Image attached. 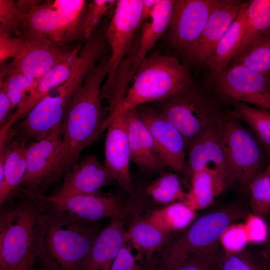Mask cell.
Segmentation results:
<instances>
[{
	"instance_id": "14",
	"label": "cell",
	"mask_w": 270,
	"mask_h": 270,
	"mask_svg": "<svg viewBox=\"0 0 270 270\" xmlns=\"http://www.w3.org/2000/svg\"><path fill=\"white\" fill-rule=\"evenodd\" d=\"M124 112L121 104L108 114L104 164L112 180L132 193L133 186L130 169L132 160Z\"/></svg>"
},
{
	"instance_id": "31",
	"label": "cell",
	"mask_w": 270,
	"mask_h": 270,
	"mask_svg": "<svg viewBox=\"0 0 270 270\" xmlns=\"http://www.w3.org/2000/svg\"><path fill=\"white\" fill-rule=\"evenodd\" d=\"M236 116L248 125L264 147L270 161V112L242 102L234 104Z\"/></svg>"
},
{
	"instance_id": "43",
	"label": "cell",
	"mask_w": 270,
	"mask_h": 270,
	"mask_svg": "<svg viewBox=\"0 0 270 270\" xmlns=\"http://www.w3.org/2000/svg\"><path fill=\"white\" fill-rule=\"evenodd\" d=\"M22 44L20 36L0 34V63L3 64L7 60L13 58L18 54Z\"/></svg>"
},
{
	"instance_id": "7",
	"label": "cell",
	"mask_w": 270,
	"mask_h": 270,
	"mask_svg": "<svg viewBox=\"0 0 270 270\" xmlns=\"http://www.w3.org/2000/svg\"><path fill=\"white\" fill-rule=\"evenodd\" d=\"M248 215L244 208L236 205L228 206L204 214L156 253L149 270L166 267L185 256L219 244L227 228Z\"/></svg>"
},
{
	"instance_id": "36",
	"label": "cell",
	"mask_w": 270,
	"mask_h": 270,
	"mask_svg": "<svg viewBox=\"0 0 270 270\" xmlns=\"http://www.w3.org/2000/svg\"><path fill=\"white\" fill-rule=\"evenodd\" d=\"M222 248L218 244L155 270H217L218 260Z\"/></svg>"
},
{
	"instance_id": "32",
	"label": "cell",
	"mask_w": 270,
	"mask_h": 270,
	"mask_svg": "<svg viewBox=\"0 0 270 270\" xmlns=\"http://www.w3.org/2000/svg\"><path fill=\"white\" fill-rule=\"evenodd\" d=\"M217 270H270L262 250H242L227 251L223 248L218 260Z\"/></svg>"
},
{
	"instance_id": "27",
	"label": "cell",
	"mask_w": 270,
	"mask_h": 270,
	"mask_svg": "<svg viewBox=\"0 0 270 270\" xmlns=\"http://www.w3.org/2000/svg\"><path fill=\"white\" fill-rule=\"evenodd\" d=\"M171 234L150 221L148 218L134 222L126 231L129 241L138 252V256L144 262L147 270L155 252H159L170 240Z\"/></svg>"
},
{
	"instance_id": "25",
	"label": "cell",
	"mask_w": 270,
	"mask_h": 270,
	"mask_svg": "<svg viewBox=\"0 0 270 270\" xmlns=\"http://www.w3.org/2000/svg\"><path fill=\"white\" fill-rule=\"evenodd\" d=\"M174 6V0H160L154 8L150 21L144 24L138 42L130 52L132 78L148 54L168 30Z\"/></svg>"
},
{
	"instance_id": "41",
	"label": "cell",
	"mask_w": 270,
	"mask_h": 270,
	"mask_svg": "<svg viewBox=\"0 0 270 270\" xmlns=\"http://www.w3.org/2000/svg\"><path fill=\"white\" fill-rule=\"evenodd\" d=\"M126 242L120 249L110 270H144V263L134 256Z\"/></svg>"
},
{
	"instance_id": "4",
	"label": "cell",
	"mask_w": 270,
	"mask_h": 270,
	"mask_svg": "<svg viewBox=\"0 0 270 270\" xmlns=\"http://www.w3.org/2000/svg\"><path fill=\"white\" fill-rule=\"evenodd\" d=\"M20 191L18 199L1 206L0 270H10L33 254L36 225L46 206L35 194Z\"/></svg>"
},
{
	"instance_id": "23",
	"label": "cell",
	"mask_w": 270,
	"mask_h": 270,
	"mask_svg": "<svg viewBox=\"0 0 270 270\" xmlns=\"http://www.w3.org/2000/svg\"><path fill=\"white\" fill-rule=\"evenodd\" d=\"M124 118L132 161L146 172L164 166L152 134L136 109L125 110Z\"/></svg>"
},
{
	"instance_id": "39",
	"label": "cell",
	"mask_w": 270,
	"mask_h": 270,
	"mask_svg": "<svg viewBox=\"0 0 270 270\" xmlns=\"http://www.w3.org/2000/svg\"><path fill=\"white\" fill-rule=\"evenodd\" d=\"M21 16L15 2L0 0V34L20 36Z\"/></svg>"
},
{
	"instance_id": "35",
	"label": "cell",
	"mask_w": 270,
	"mask_h": 270,
	"mask_svg": "<svg viewBox=\"0 0 270 270\" xmlns=\"http://www.w3.org/2000/svg\"><path fill=\"white\" fill-rule=\"evenodd\" d=\"M235 64L270 73V38L258 41L236 54L229 66Z\"/></svg>"
},
{
	"instance_id": "29",
	"label": "cell",
	"mask_w": 270,
	"mask_h": 270,
	"mask_svg": "<svg viewBox=\"0 0 270 270\" xmlns=\"http://www.w3.org/2000/svg\"><path fill=\"white\" fill-rule=\"evenodd\" d=\"M226 188L216 176L204 170L191 176V187L184 202L194 211L210 206Z\"/></svg>"
},
{
	"instance_id": "24",
	"label": "cell",
	"mask_w": 270,
	"mask_h": 270,
	"mask_svg": "<svg viewBox=\"0 0 270 270\" xmlns=\"http://www.w3.org/2000/svg\"><path fill=\"white\" fill-rule=\"evenodd\" d=\"M127 242L124 220L111 219L96 236L82 270H110L120 249Z\"/></svg>"
},
{
	"instance_id": "15",
	"label": "cell",
	"mask_w": 270,
	"mask_h": 270,
	"mask_svg": "<svg viewBox=\"0 0 270 270\" xmlns=\"http://www.w3.org/2000/svg\"><path fill=\"white\" fill-rule=\"evenodd\" d=\"M218 0H176L168 28L170 41L186 51L198 38Z\"/></svg>"
},
{
	"instance_id": "11",
	"label": "cell",
	"mask_w": 270,
	"mask_h": 270,
	"mask_svg": "<svg viewBox=\"0 0 270 270\" xmlns=\"http://www.w3.org/2000/svg\"><path fill=\"white\" fill-rule=\"evenodd\" d=\"M143 0H116L112 16L106 32V39L111 48L108 58V72L101 94L112 86L116 72L133 48L136 31L142 24Z\"/></svg>"
},
{
	"instance_id": "16",
	"label": "cell",
	"mask_w": 270,
	"mask_h": 270,
	"mask_svg": "<svg viewBox=\"0 0 270 270\" xmlns=\"http://www.w3.org/2000/svg\"><path fill=\"white\" fill-rule=\"evenodd\" d=\"M80 48V44L71 50L65 58L36 80L6 122L0 126V140H6L12 126L24 118L38 102L70 78L78 63Z\"/></svg>"
},
{
	"instance_id": "28",
	"label": "cell",
	"mask_w": 270,
	"mask_h": 270,
	"mask_svg": "<svg viewBox=\"0 0 270 270\" xmlns=\"http://www.w3.org/2000/svg\"><path fill=\"white\" fill-rule=\"evenodd\" d=\"M248 3L246 30L236 55L252 44L270 38V0H253Z\"/></svg>"
},
{
	"instance_id": "19",
	"label": "cell",
	"mask_w": 270,
	"mask_h": 270,
	"mask_svg": "<svg viewBox=\"0 0 270 270\" xmlns=\"http://www.w3.org/2000/svg\"><path fill=\"white\" fill-rule=\"evenodd\" d=\"M136 109L152 134L164 166L177 172L184 170L186 146L182 134L160 112Z\"/></svg>"
},
{
	"instance_id": "1",
	"label": "cell",
	"mask_w": 270,
	"mask_h": 270,
	"mask_svg": "<svg viewBox=\"0 0 270 270\" xmlns=\"http://www.w3.org/2000/svg\"><path fill=\"white\" fill-rule=\"evenodd\" d=\"M46 203L34 233L36 264L40 270H82L99 228Z\"/></svg>"
},
{
	"instance_id": "20",
	"label": "cell",
	"mask_w": 270,
	"mask_h": 270,
	"mask_svg": "<svg viewBox=\"0 0 270 270\" xmlns=\"http://www.w3.org/2000/svg\"><path fill=\"white\" fill-rule=\"evenodd\" d=\"M112 180L104 164L96 156L90 154L70 167L62 184L51 196L63 198L96 194Z\"/></svg>"
},
{
	"instance_id": "47",
	"label": "cell",
	"mask_w": 270,
	"mask_h": 270,
	"mask_svg": "<svg viewBox=\"0 0 270 270\" xmlns=\"http://www.w3.org/2000/svg\"><path fill=\"white\" fill-rule=\"evenodd\" d=\"M261 250L266 258L270 267V234H268Z\"/></svg>"
},
{
	"instance_id": "40",
	"label": "cell",
	"mask_w": 270,
	"mask_h": 270,
	"mask_svg": "<svg viewBox=\"0 0 270 270\" xmlns=\"http://www.w3.org/2000/svg\"><path fill=\"white\" fill-rule=\"evenodd\" d=\"M220 242L222 248L227 251L243 250L248 242L244 224H234L230 226L222 234Z\"/></svg>"
},
{
	"instance_id": "9",
	"label": "cell",
	"mask_w": 270,
	"mask_h": 270,
	"mask_svg": "<svg viewBox=\"0 0 270 270\" xmlns=\"http://www.w3.org/2000/svg\"><path fill=\"white\" fill-rule=\"evenodd\" d=\"M165 100L160 112L182 134L186 146L224 114L206 96L190 86Z\"/></svg>"
},
{
	"instance_id": "26",
	"label": "cell",
	"mask_w": 270,
	"mask_h": 270,
	"mask_svg": "<svg viewBox=\"0 0 270 270\" xmlns=\"http://www.w3.org/2000/svg\"><path fill=\"white\" fill-rule=\"evenodd\" d=\"M248 4V2L242 3L236 18L204 64L212 80L228 66L238 51L246 30Z\"/></svg>"
},
{
	"instance_id": "22",
	"label": "cell",
	"mask_w": 270,
	"mask_h": 270,
	"mask_svg": "<svg viewBox=\"0 0 270 270\" xmlns=\"http://www.w3.org/2000/svg\"><path fill=\"white\" fill-rule=\"evenodd\" d=\"M26 143L10 132L0 144V205L9 202L20 192L26 171Z\"/></svg>"
},
{
	"instance_id": "46",
	"label": "cell",
	"mask_w": 270,
	"mask_h": 270,
	"mask_svg": "<svg viewBox=\"0 0 270 270\" xmlns=\"http://www.w3.org/2000/svg\"><path fill=\"white\" fill-rule=\"evenodd\" d=\"M36 260L32 254L10 270H35Z\"/></svg>"
},
{
	"instance_id": "8",
	"label": "cell",
	"mask_w": 270,
	"mask_h": 270,
	"mask_svg": "<svg viewBox=\"0 0 270 270\" xmlns=\"http://www.w3.org/2000/svg\"><path fill=\"white\" fill-rule=\"evenodd\" d=\"M220 128L230 184L248 187L268 164L266 152L254 133L244 126L233 111L223 114Z\"/></svg>"
},
{
	"instance_id": "17",
	"label": "cell",
	"mask_w": 270,
	"mask_h": 270,
	"mask_svg": "<svg viewBox=\"0 0 270 270\" xmlns=\"http://www.w3.org/2000/svg\"><path fill=\"white\" fill-rule=\"evenodd\" d=\"M34 194L50 206L87 222L104 218L124 220L128 213V208L114 196L100 192L63 198Z\"/></svg>"
},
{
	"instance_id": "37",
	"label": "cell",
	"mask_w": 270,
	"mask_h": 270,
	"mask_svg": "<svg viewBox=\"0 0 270 270\" xmlns=\"http://www.w3.org/2000/svg\"><path fill=\"white\" fill-rule=\"evenodd\" d=\"M37 80L22 74L0 76V84L4 86L10 102L12 110L24 98Z\"/></svg>"
},
{
	"instance_id": "42",
	"label": "cell",
	"mask_w": 270,
	"mask_h": 270,
	"mask_svg": "<svg viewBox=\"0 0 270 270\" xmlns=\"http://www.w3.org/2000/svg\"><path fill=\"white\" fill-rule=\"evenodd\" d=\"M244 224L248 242L261 243L266 241L268 234L263 218L253 214H248Z\"/></svg>"
},
{
	"instance_id": "45",
	"label": "cell",
	"mask_w": 270,
	"mask_h": 270,
	"mask_svg": "<svg viewBox=\"0 0 270 270\" xmlns=\"http://www.w3.org/2000/svg\"><path fill=\"white\" fill-rule=\"evenodd\" d=\"M160 0H143L142 8V22L150 18L154 7Z\"/></svg>"
},
{
	"instance_id": "18",
	"label": "cell",
	"mask_w": 270,
	"mask_h": 270,
	"mask_svg": "<svg viewBox=\"0 0 270 270\" xmlns=\"http://www.w3.org/2000/svg\"><path fill=\"white\" fill-rule=\"evenodd\" d=\"M222 117L190 144L188 170L191 176L208 170L218 177L226 187L230 182L220 128Z\"/></svg>"
},
{
	"instance_id": "13",
	"label": "cell",
	"mask_w": 270,
	"mask_h": 270,
	"mask_svg": "<svg viewBox=\"0 0 270 270\" xmlns=\"http://www.w3.org/2000/svg\"><path fill=\"white\" fill-rule=\"evenodd\" d=\"M212 80L224 96L270 110V73L241 64L230 65Z\"/></svg>"
},
{
	"instance_id": "6",
	"label": "cell",
	"mask_w": 270,
	"mask_h": 270,
	"mask_svg": "<svg viewBox=\"0 0 270 270\" xmlns=\"http://www.w3.org/2000/svg\"><path fill=\"white\" fill-rule=\"evenodd\" d=\"M87 5L84 0H30L20 10L21 35L41 36L60 46L84 40L82 26Z\"/></svg>"
},
{
	"instance_id": "3",
	"label": "cell",
	"mask_w": 270,
	"mask_h": 270,
	"mask_svg": "<svg viewBox=\"0 0 270 270\" xmlns=\"http://www.w3.org/2000/svg\"><path fill=\"white\" fill-rule=\"evenodd\" d=\"M105 48L96 38L87 40L79 54L78 66L70 78L38 102L27 116L18 122L14 134L30 142L46 135L60 124L75 92L86 76L101 58Z\"/></svg>"
},
{
	"instance_id": "33",
	"label": "cell",
	"mask_w": 270,
	"mask_h": 270,
	"mask_svg": "<svg viewBox=\"0 0 270 270\" xmlns=\"http://www.w3.org/2000/svg\"><path fill=\"white\" fill-rule=\"evenodd\" d=\"M146 192L154 200L162 204L184 202L186 196L178 177L172 173L164 174L154 180L146 187Z\"/></svg>"
},
{
	"instance_id": "10",
	"label": "cell",
	"mask_w": 270,
	"mask_h": 270,
	"mask_svg": "<svg viewBox=\"0 0 270 270\" xmlns=\"http://www.w3.org/2000/svg\"><path fill=\"white\" fill-rule=\"evenodd\" d=\"M61 124L27 146L26 171L20 190L42 194L47 187L66 172L62 154Z\"/></svg>"
},
{
	"instance_id": "38",
	"label": "cell",
	"mask_w": 270,
	"mask_h": 270,
	"mask_svg": "<svg viewBox=\"0 0 270 270\" xmlns=\"http://www.w3.org/2000/svg\"><path fill=\"white\" fill-rule=\"evenodd\" d=\"M116 2L115 0H94L88 4L82 26L84 40H88L94 34L102 16Z\"/></svg>"
},
{
	"instance_id": "5",
	"label": "cell",
	"mask_w": 270,
	"mask_h": 270,
	"mask_svg": "<svg viewBox=\"0 0 270 270\" xmlns=\"http://www.w3.org/2000/svg\"><path fill=\"white\" fill-rule=\"evenodd\" d=\"M132 78L122 102L124 110L168 99L189 87L191 82L190 72L186 66L175 57L159 52L148 56Z\"/></svg>"
},
{
	"instance_id": "12",
	"label": "cell",
	"mask_w": 270,
	"mask_h": 270,
	"mask_svg": "<svg viewBox=\"0 0 270 270\" xmlns=\"http://www.w3.org/2000/svg\"><path fill=\"white\" fill-rule=\"evenodd\" d=\"M20 50L10 63L1 66L0 76L22 74L38 80L59 64L70 50H62L41 36L24 33Z\"/></svg>"
},
{
	"instance_id": "2",
	"label": "cell",
	"mask_w": 270,
	"mask_h": 270,
	"mask_svg": "<svg viewBox=\"0 0 270 270\" xmlns=\"http://www.w3.org/2000/svg\"><path fill=\"white\" fill-rule=\"evenodd\" d=\"M108 59L100 60L73 96L61 123L62 163L67 172L86 148L104 130L108 115L102 106L101 89L108 72Z\"/></svg>"
},
{
	"instance_id": "30",
	"label": "cell",
	"mask_w": 270,
	"mask_h": 270,
	"mask_svg": "<svg viewBox=\"0 0 270 270\" xmlns=\"http://www.w3.org/2000/svg\"><path fill=\"white\" fill-rule=\"evenodd\" d=\"M196 216V211L184 202H177L155 210L148 218L162 230L172 233L188 227Z\"/></svg>"
},
{
	"instance_id": "44",
	"label": "cell",
	"mask_w": 270,
	"mask_h": 270,
	"mask_svg": "<svg viewBox=\"0 0 270 270\" xmlns=\"http://www.w3.org/2000/svg\"><path fill=\"white\" fill-rule=\"evenodd\" d=\"M12 106L6 91L0 84V126L4 125L10 115Z\"/></svg>"
},
{
	"instance_id": "21",
	"label": "cell",
	"mask_w": 270,
	"mask_h": 270,
	"mask_svg": "<svg viewBox=\"0 0 270 270\" xmlns=\"http://www.w3.org/2000/svg\"><path fill=\"white\" fill-rule=\"evenodd\" d=\"M243 2L238 0H220L198 38L185 51L188 56L196 62L204 64L236 18Z\"/></svg>"
},
{
	"instance_id": "34",
	"label": "cell",
	"mask_w": 270,
	"mask_h": 270,
	"mask_svg": "<svg viewBox=\"0 0 270 270\" xmlns=\"http://www.w3.org/2000/svg\"><path fill=\"white\" fill-rule=\"evenodd\" d=\"M248 188L252 214L263 219L270 216V162Z\"/></svg>"
}]
</instances>
